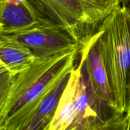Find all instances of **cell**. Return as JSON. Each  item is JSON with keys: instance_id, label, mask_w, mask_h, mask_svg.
Wrapping results in <instances>:
<instances>
[{"instance_id": "cell-1", "label": "cell", "mask_w": 130, "mask_h": 130, "mask_svg": "<svg viewBox=\"0 0 130 130\" xmlns=\"http://www.w3.org/2000/svg\"><path fill=\"white\" fill-rule=\"evenodd\" d=\"M80 49L38 57L30 67L12 76L7 92L0 98V130L25 129L42 100L72 69Z\"/></svg>"}, {"instance_id": "cell-2", "label": "cell", "mask_w": 130, "mask_h": 130, "mask_svg": "<svg viewBox=\"0 0 130 130\" xmlns=\"http://www.w3.org/2000/svg\"><path fill=\"white\" fill-rule=\"evenodd\" d=\"M99 41L116 110L130 109V15L122 5L104 20Z\"/></svg>"}, {"instance_id": "cell-3", "label": "cell", "mask_w": 130, "mask_h": 130, "mask_svg": "<svg viewBox=\"0 0 130 130\" xmlns=\"http://www.w3.org/2000/svg\"><path fill=\"white\" fill-rule=\"evenodd\" d=\"M53 23L81 47L99 31L105 19L121 5V0H31Z\"/></svg>"}, {"instance_id": "cell-4", "label": "cell", "mask_w": 130, "mask_h": 130, "mask_svg": "<svg viewBox=\"0 0 130 130\" xmlns=\"http://www.w3.org/2000/svg\"><path fill=\"white\" fill-rule=\"evenodd\" d=\"M29 47L37 57H46L81 48L71 36L54 23L41 24L6 35Z\"/></svg>"}, {"instance_id": "cell-5", "label": "cell", "mask_w": 130, "mask_h": 130, "mask_svg": "<svg viewBox=\"0 0 130 130\" xmlns=\"http://www.w3.org/2000/svg\"><path fill=\"white\" fill-rule=\"evenodd\" d=\"M80 52L85 56L88 76L95 93L102 101L116 110L100 51L98 32L81 47Z\"/></svg>"}, {"instance_id": "cell-6", "label": "cell", "mask_w": 130, "mask_h": 130, "mask_svg": "<svg viewBox=\"0 0 130 130\" xmlns=\"http://www.w3.org/2000/svg\"><path fill=\"white\" fill-rule=\"evenodd\" d=\"M81 67L79 55L48 130H72L76 119V99Z\"/></svg>"}, {"instance_id": "cell-7", "label": "cell", "mask_w": 130, "mask_h": 130, "mask_svg": "<svg viewBox=\"0 0 130 130\" xmlns=\"http://www.w3.org/2000/svg\"><path fill=\"white\" fill-rule=\"evenodd\" d=\"M0 36V68L13 76L30 67L38 58L23 43L6 35Z\"/></svg>"}, {"instance_id": "cell-8", "label": "cell", "mask_w": 130, "mask_h": 130, "mask_svg": "<svg viewBox=\"0 0 130 130\" xmlns=\"http://www.w3.org/2000/svg\"><path fill=\"white\" fill-rule=\"evenodd\" d=\"M67 72L47 94L33 113L25 130H48L71 76Z\"/></svg>"}, {"instance_id": "cell-9", "label": "cell", "mask_w": 130, "mask_h": 130, "mask_svg": "<svg viewBox=\"0 0 130 130\" xmlns=\"http://www.w3.org/2000/svg\"><path fill=\"white\" fill-rule=\"evenodd\" d=\"M121 3L123 7L125 8L130 15V0H121Z\"/></svg>"}, {"instance_id": "cell-10", "label": "cell", "mask_w": 130, "mask_h": 130, "mask_svg": "<svg viewBox=\"0 0 130 130\" xmlns=\"http://www.w3.org/2000/svg\"><path fill=\"white\" fill-rule=\"evenodd\" d=\"M127 118L128 120V130H130V109L128 111V112L126 114Z\"/></svg>"}]
</instances>
